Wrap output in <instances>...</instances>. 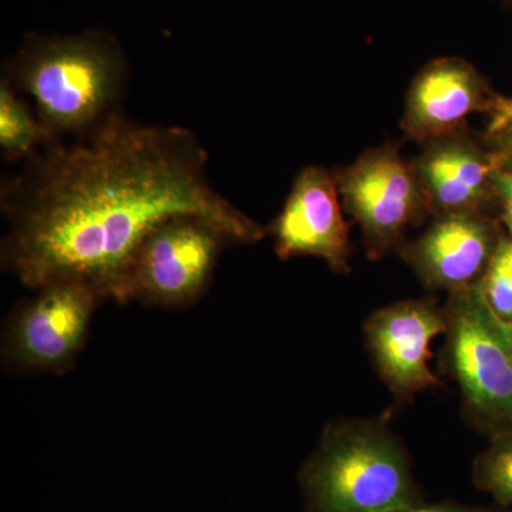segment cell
<instances>
[{"label": "cell", "mask_w": 512, "mask_h": 512, "mask_svg": "<svg viewBox=\"0 0 512 512\" xmlns=\"http://www.w3.org/2000/svg\"><path fill=\"white\" fill-rule=\"evenodd\" d=\"M234 238L200 215H175L158 224L138 248L124 284L123 303L184 308L210 286L221 252Z\"/></svg>", "instance_id": "cell-5"}, {"label": "cell", "mask_w": 512, "mask_h": 512, "mask_svg": "<svg viewBox=\"0 0 512 512\" xmlns=\"http://www.w3.org/2000/svg\"><path fill=\"white\" fill-rule=\"evenodd\" d=\"M474 478L478 487L501 504L512 505V440L497 444L477 461Z\"/></svg>", "instance_id": "cell-15"}, {"label": "cell", "mask_w": 512, "mask_h": 512, "mask_svg": "<svg viewBox=\"0 0 512 512\" xmlns=\"http://www.w3.org/2000/svg\"><path fill=\"white\" fill-rule=\"evenodd\" d=\"M342 205L335 171L318 165L303 168L271 225L276 255L316 256L333 271H348L349 227Z\"/></svg>", "instance_id": "cell-8"}, {"label": "cell", "mask_w": 512, "mask_h": 512, "mask_svg": "<svg viewBox=\"0 0 512 512\" xmlns=\"http://www.w3.org/2000/svg\"><path fill=\"white\" fill-rule=\"evenodd\" d=\"M473 64L441 57L424 66L406 96L402 128L420 144L466 130L471 114L497 113L503 104Z\"/></svg>", "instance_id": "cell-9"}, {"label": "cell", "mask_w": 512, "mask_h": 512, "mask_svg": "<svg viewBox=\"0 0 512 512\" xmlns=\"http://www.w3.org/2000/svg\"><path fill=\"white\" fill-rule=\"evenodd\" d=\"M495 249L493 229L478 211L450 212L437 215L417 241L403 248V255L426 284L457 291L476 284Z\"/></svg>", "instance_id": "cell-12"}, {"label": "cell", "mask_w": 512, "mask_h": 512, "mask_svg": "<svg viewBox=\"0 0 512 512\" xmlns=\"http://www.w3.org/2000/svg\"><path fill=\"white\" fill-rule=\"evenodd\" d=\"M390 512H484L477 508L466 507L458 504H423L417 503L409 507L399 508Z\"/></svg>", "instance_id": "cell-17"}, {"label": "cell", "mask_w": 512, "mask_h": 512, "mask_svg": "<svg viewBox=\"0 0 512 512\" xmlns=\"http://www.w3.org/2000/svg\"><path fill=\"white\" fill-rule=\"evenodd\" d=\"M306 512H390L421 503L402 447L370 426L335 427L303 466Z\"/></svg>", "instance_id": "cell-3"}, {"label": "cell", "mask_w": 512, "mask_h": 512, "mask_svg": "<svg viewBox=\"0 0 512 512\" xmlns=\"http://www.w3.org/2000/svg\"><path fill=\"white\" fill-rule=\"evenodd\" d=\"M412 164L427 207L437 215L478 211L503 170L500 156L477 146L466 130L424 144Z\"/></svg>", "instance_id": "cell-11"}, {"label": "cell", "mask_w": 512, "mask_h": 512, "mask_svg": "<svg viewBox=\"0 0 512 512\" xmlns=\"http://www.w3.org/2000/svg\"><path fill=\"white\" fill-rule=\"evenodd\" d=\"M19 303L2 332L6 372L63 375L76 366L103 293L79 279L50 282Z\"/></svg>", "instance_id": "cell-4"}, {"label": "cell", "mask_w": 512, "mask_h": 512, "mask_svg": "<svg viewBox=\"0 0 512 512\" xmlns=\"http://www.w3.org/2000/svg\"><path fill=\"white\" fill-rule=\"evenodd\" d=\"M505 330H507L508 336H510L511 342H512V323H504Z\"/></svg>", "instance_id": "cell-21"}, {"label": "cell", "mask_w": 512, "mask_h": 512, "mask_svg": "<svg viewBox=\"0 0 512 512\" xmlns=\"http://www.w3.org/2000/svg\"><path fill=\"white\" fill-rule=\"evenodd\" d=\"M504 204V218L512 232V197H501Z\"/></svg>", "instance_id": "cell-20"}, {"label": "cell", "mask_w": 512, "mask_h": 512, "mask_svg": "<svg viewBox=\"0 0 512 512\" xmlns=\"http://www.w3.org/2000/svg\"><path fill=\"white\" fill-rule=\"evenodd\" d=\"M6 79L32 96L37 119L53 140H62L82 137L120 111L127 76L110 47L73 39L26 50Z\"/></svg>", "instance_id": "cell-2"}, {"label": "cell", "mask_w": 512, "mask_h": 512, "mask_svg": "<svg viewBox=\"0 0 512 512\" xmlns=\"http://www.w3.org/2000/svg\"><path fill=\"white\" fill-rule=\"evenodd\" d=\"M493 150L501 158L503 170H512V123L498 133L491 134Z\"/></svg>", "instance_id": "cell-16"}, {"label": "cell", "mask_w": 512, "mask_h": 512, "mask_svg": "<svg viewBox=\"0 0 512 512\" xmlns=\"http://www.w3.org/2000/svg\"><path fill=\"white\" fill-rule=\"evenodd\" d=\"M46 127L28 106L16 96L13 84L8 79L0 83V148L8 161H18L36 153L46 144L52 143Z\"/></svg>", "instance_id": "cell-13"}, {"label": "cell", "mask_w": 512, "mask_h": 512, "mask_svg": "<svg viewBox=\"0 0 512 512\" xmlns=\"http://www.w3.org/2000/svg\"><path fill=\"white\" fill-rule=\"evenodd\" d=\"M207 168L187 128L138 124L120 111L72 143L46 144L2 183L3 271L35 291L79 279L123 303L138 248L168 218L200 215L239 244L261 241L264 228L212 187Z\"/></svg>", "instance_id": "cell-1"}, {"label": "cell", "mask_w": 512, "mask_h": 512, "mask_svg": "<svg viewBox=\"0 0 512 512\" xmlns=\"http://www.w3.org/2000/svg\"><path fill=\"white\" fill-rule=\"evenodd\" d=\"M495 194L498 197H512V170H500L495 175Z\"/></svg>", "instance_id": "cell-19"}, {"label": "cell", "mask_w": 512, "mask_h": 512, "mask_svg": "<svg viewBox=\"0 0 512 512\" xmlns=\"http://www.w3.org/2000/svg\"><path fill=\"white\" fill-rule=\"evenodd\" d=\"M447 318L451 365L468 402L512 420V342L480 282L453 291Z\"/></svg>", "instance_id": "cell-7"}, {"label": "cell", "mask_w": 512, "mask_h": 512, "mask_svg": "<svg viewBox=\"0 0 512 512\" xmlns=\"http://www.w3.org/2000/svg\"><path fill=\"white\" fill-rule=\"evenodd\" d=\"M335 178L343 207L362 227L370 255L399 244L406 229L429 212L413 164L396 146L370 148L335 171Z\"/></svg>", "instance_id": "cell-6"}, {"label": "cell", "mask_w": 512, "mask_h": 512, "mask_svg": "<svg viewBox=\"0 0 512 512\" xmlns=\"http://www.w3.org/2000/svg\"><path fill=\"white\" fill-rule=\"evenodd\" d=\"M491 311L504 323H512V242L495 249L484 278L480 281Z\"/></svg>", "instance_id": "cell-14"}, {"label": "cell", "mask_w": 512, "mask_h": 512, "mask_svg": "<svg viewBox=\"0 0 512 512\" xmlns=\"http://www.w3.org/2000/svg\"><path fill=\"white\" fill-rule=\"evenodd\" d=\"M512 123V97L511 99H504L500 109L497 113L493 114L490 121V127H488V136L491 134L498 133L503 130L508 124Z\"/></svg>", "instance_id": "cell-18"}, {"label": "cell", "mask_w": 512, "mask_h": 512, "mask_svg": "<svg viewBox=\"0 0 512 512\" xmlns=\"http://www.w3.org/2000/svg\"><path fill=\"white\" fill-rule=\"evenodd\" d=\"M446 329V318L423 301L396 303L370 318L367 339L394 392L410 396L439 384L429 366L430 346Z\"/></svg>", "instance_id": "cell-10"}]
</instances>
